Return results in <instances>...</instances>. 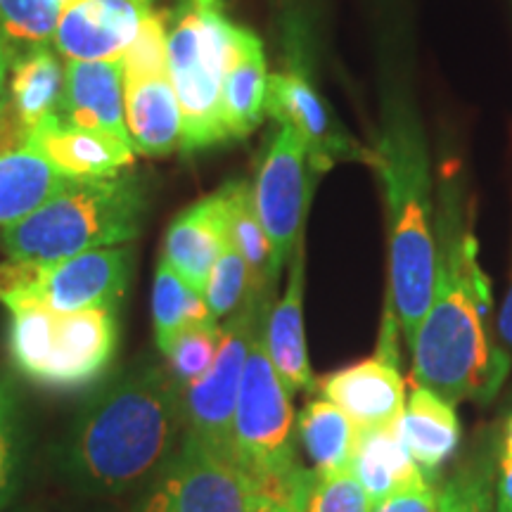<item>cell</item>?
<instances>
[{
	"label": "cell",
	"instance_id": "6da1fadb",
	"mask_svg": "<svg viewBox=\"0 0 512 512\" xmlns=\"http://www.w3.org/2000/svg\"><path fill=\"white\" fill-rule=\"evenodd\" d=\"M377 128L373 166L387 223V302L411 347L437 275L434 166L415 76L413 0H375Z\"/></svg>",
	"mask_w": 512,
	"mask_h": 512
},
{
	"label": "cell",
	"instance_id": "7a4b0ae2",
	"mask_svg": "<svg viewBox=\"0 0 512 512\" xmlns=\"http://www.w3.org/2000/svg\"><path fill=\"white\" fill-rule=\"evenodd\" d=\"M437 275L430 309L415 332L413 380L453 406L489 403L510 375V354L491 332V287L475 233V207L453 155L434 174Z\"/></svg>",
	"mask_w": 512,
	"mask_h": 512
},
{
	"label": "cell",
	"instance_id": "3957f363",
	"mask_svg": "<svg viewBox=\"0 0 512 512\" xmlns=\"http://www.w3.org/2000/svg\"><path fill=\"white\" fill-rule=\"evenodd\" d=\"M181 425L183 389L166 363L138 361L79 413L62 467L88 494H126L166 463Z\"/></svg>",
	"mask_w": 512,
	"mask_h": 512
},
{
	"label": "cell",
	"instance_id": "277c9868",
	"mask_svg": "<svg viewBox=\"0 0 512 512\" xmlns=\"http://www.w3.org/2000/svg\"><path fill=\"white\" fill-rule=\"evenodd\" d=\"M150 211V185L143 176L69 178L27 219L3 228L10 261H60L67 256L138 240Z\"/></svg>",
	"mask_w": 512,
	"mask_h": 512
},
{
	"label": "cell",
	"instance_id": "5b68a950",
	"mask_svg": "<svg viewBox=\"0 0 512 512\" xmlns=\"http://www.w3.org/2000/svg\"><path fill=\"white\" fill-rule=\"evenodd\" d=\"M235 24L219 0H178L166 15L169 79L181 107L185 155L226 143L221 119V83L233 50Z\"/></svg>",
	"mask_w": 512,
	"mask_h": 512
},
{
	"label": "cell",
	"instance_id": "8992f818",
	"mask_svg": "<svg viewBox=\"0 0 512 512\" xmlns=\"http://www.w3.org/2000/svg\"><path fill=\"white\" fill-rule=\"evenodd\" d=\"M119 347L117 311L57 313L43 306L10 311L8 354L24 380L48 392L93 387Z\"/></svg>",
	"mask_w": 512,
	"mask_h": 512
},
{
	"label": "cell",
	"instance_id": "52a82bcc",
	"mask_svg": "<svg viewBox=\"0 0 512 512\" xmlns=\"http://www.w3.org/2000/svg\"><path fill=\"white\" fill-rule=\"evenodd\" d=\"M268 318V316H266ZM266 320L249 349L233 418V458L259 486H285L304 475L297 458L292 392L266 349Z\"/></svg>",
	"mask_w": 512,
	"mask_h": 512
},
{
	"label": "cell",
	"instance_id": "ba28073f",
	"mask_svg": "<svg viewBox=\"0 0 512 512\" xmlns=\"http://www.w3.org/2000/svg\"><path fill=\"white\" fill-rule=\"evenodd\" d=\"M133 252L105 247L60 261L0 264V302L10 311L43 306L57 313L117 311L131 280Z\"/></svg>",
	"mask_w": 512,
	"mask_h": 512
},
{
	"label": "cell",
	"instance_id": "9c48e42d",
	"mask_svg": "<svg viewBox=\"0 0 512 512\" xmlns=\"http://www.w3.org/2000/svg\"><path fill=\"white\" fill-rule=\"evenodd\" d=\"M275 290L252 294L221 325L214 363L200 380L183 389V425L223 456L233 458V418L252 342L273 306ZM235 460V458H233Z\"/></svg>",
	"mask_w": 512,
	"mask_h": 512
},
{
	"label": "cell",
	"instance_id": "30bf717a",
	"mask_svg": "<svg viewBox=\"0 0 512 512\" xmlns=\"http://www.w3.org/2000/svg\"><path fill=\"white\" fill-rule=\"evenodd\" d=\"M320 174L313 169L309 147L285 121H275L266 152L252 181L256 214L273 252V271L280 278L294 249L304 240L306 214Z\"/></svg>",
	"mask_w": 512,
	"mask_h": 512
},
{
	"label": "cell",
	"instance_id": "8fae6325",
	"mask_svg": "<svg viewBox=\"0 0 512 512\" xmlns=\"http://www.w3.org/2000/svg\"><path fill=\"white\" fill-rule=\"evenodd\" d=\"M256 482L230 456L185 432L140 512H247Z\"/></svg>",
	"mask_w": 512,
	"mask_h": 512
},
{
	"label": "cell",
	"instance_id": "7c38bea8",
	"mask_svg": "<svg viewBox=\"0 0 512 512\" xmlns=\"http://www.w3.org/2000/svg\"><path fill=\"white\" fill-rule=\"evenodd\" d=\"M266 114L275 121H285L299 133L320 176L337 164L373 166V150L351 136L342 124L313 83L306 60H294L287 69L268 74Z\"/></svg>",
	"mask_w": 512,
	"mask_h": 512
},
{
	"label": "cell",
	"instance_id": "4fadbf2b",
	"mask_svg": "<svg viewBox=\"0 0 512 512\" xmlns=\"http://www.w3.org/2000/svg\"><path fill=\"white\" fill-rule=\"evenodd\" d=\"M399 332L396 313L384 299L375 354L335 370L320 382V396L342 408L356 430L399 425L406 411V382L399 373Z\"/></svg>",
	"mask_w": 512,
	"mask_h": 512
},
{
	"label": "cell",
	"instance_id": "5bb4252c",
	"mask_svg": "<svg viewBox=\"0 0 512 512\" xmlns=\"http://www.w3.org/2000/svg\"><path fill=\"white\" fill-rule=\"evenodd\" d=\"M152 15V0H67L53 46L64 60H121Z\"/></svg>",
	"mask_w": 512,
	"mask_h": 512
},
{
	"label": "cell",
	"instance_id": "9a60e30c",
	"mask_svg": "<svg viewBox=\"0 0 512 512\" xmlns=\"http://www.w3.org/2000/svg\"><path fill=\"white\" fill-rule=\"evenodd\" d=\"M48 164L67 178H110L124 174L136 162V150L124 140L67 124L60 117L46 119L24 140Z\"/></svg>",
	"mask_w": 512,
	"mask_h": 512
},
{
	"label": "cell",
	"instance_id": "2e32d148",
	"mask_svg": "<svg viewBox=\"0 0 512 512\" xmlns=\"http://www.w3.org/2000/svg\"><path fill=\"white\" fill-rule=\"evenodd\" d=\"M60 119L131 145L126 131L124 67H121V60H64V98Z\"/></svg>",
	"mask_w": 512,
	"mask_h": 512
},
{
	"label": "cell",
	"instance_id": "e0dca14e",
	"mask_svg": "<svg viewBox=\"0 0 512 512\" xmlns=\"http://www.w3.org/2000/svg\"><path fill=\"white\" fill-rule=\"evenodd\" d=\"M285 294L273 302L266 318V349L273 368L290 392H313L318 387L313 375L309 344L304 328V292H306V247L304 240L294 249L287 264Z\"/></svg>",
	"mask_w": 512,
	"mask_h": 512
},
{
	"label": "cell",
	"instance_id": "ac0fdd59",
	"mask_svg": "<svg viewBox=\"0 0 512 512\" xmlns=\"http://www.w3.org/2000/svg\"><path fill=\"white\" fill-rule=\"evenodd\" d=\"M228 240V202L219 188L178 214L164 238L162 259L204 294L211 266Z\"/></svg>",
	"mask_w": 512,
	"mask_h": 512
},
{
	"label": "cell",
	"instance_id": "d6986e66",
	"mask_svg": "<svg viewBox=\"0 0 512 512\" xmlns=\"http://www.w3.org/2000/svg\"><path fill=\"white\" fill-rule=\"evenodd\" d=\"M8 107L12 124L24 140L46 119L60 117L64 98V57L53 43L15 50L8 76Z\"/></svg>",
	"mask_w": 512,
	"mask_h": 512
},
{
	"label": "cell",
	"instance_id": "ffe728a7",
	"mask_svg": "<svg viewBox=\"0 0 512 512\" xmlns=\"http://www.w3.org/2000/svg\"><path fill=\"white\" fill-rule=\"evenodd\" d=\"M399 434L422 475L439 484L444 465L458 453L463 427L451 401L415 384L399 420Z\"/></svg>",
	"mask_w": 512,
	"mask_h": 512
},
{
	"label": "cell",
	"instance_id": "44dd1931",
	"mask_svg": "<svg viewBox=\"0 0 512 512\" xmlns=\"http://www.w3.org/2000/svg\"><path fill=\"white\" fill-rule=\"evenodd\" d=\"M268 69L259 36L235 24L233 50L221 83V119L228 140L247 138L266 114Z\"/></svg>",
	"mask_w": 512,
	"mask_h": 512
},
{
	"label": "cell",
	"instance_id": "7402d4cb",
	"mask_svg": "<svg viewBox=\"0 0 512 512\" xmlns=\"http://www.w3.org/2000/svg\"><path fill=\"white\" fill-rule=\"evenodd\" d=\"M124 114L136 155L169 157L181 147V107L169 74L124 81Z\"/></svg>",
	"mask_w": 512,
	"mask_h": 512
},
{
	"label": "cell",
	"instance_id": "603a6c76",
	"mask_svg": "<svg viewBox=\"0 0 512 512\" xmlns=\"http://www.w3.org/2000/svg\"><path fill=\"white\" fill-rule=\"evenodd\" d=\"M351 472L366 491L370 508L396 491L427 479L408 456L399 425L356 430Z\"/></svg>",
	"mask_w": 512,
	"mask_h": 512
},
{
	"label": "cell",
	"instance_id": "cb8c5ba5",
	"mask_svg": "<svg viewBox=\"0 0 512 512\" xmlns=\"http://www.w3.org/2000/svg\"><path fill=\"white\" fill-rule=\"evenodd\" d=\"M67 181L29 147H0V228L27 219Z\"/></svg>",
	"mask_w": 512,
	"mask_h": 512
},
{
	"label": "cell",
	"instance_id": "d4e9b609",
	"mask_svg": "<svg viewBox=\"0 0 512 512\" xmlns=\"http://www.w3.org/2000/svg\"><path fill=\"white\" fill-rule=\"evenodd\" d=\"M356 425L342 408L316 396L297 415V441L311 460L316 477H330L351 470Z\"/></svg>",
	"mask_w": 512,
	"mask_h": 512
},
{
	"label": "cell",
	"instance_id": "484cf974",
	"mask_svg": "<svg viewBox=\"0 0 512 512\" xmlns=\"http://www.w3.org/2000/svg\"><path fill=\"white\" fill-rule=\"evenodd\" d=\"M228 202V235L238 247L242 259L247 261L249 275H252V294H264L278 287V275L273 271L271 242L259 214H256L252 181H228L221 185Z\"/></svg>",
	"mask_w": 512,
	"mask_h": 512
},
{
	"label": "cell",
	"instance_id": "4316f807",
	"mask_svg": "<svg viewBox=\"0 0 512 512\" xmlns=\"http://www.w3.org/2000/svg\"><path fill=\"white\" fill-rule=\"evenodd\" d=\"M498 439L484 434L451 477L437 486V512H498Z\"/></svg>",
	"mask_w": 512,
	"mask_h": 512
},
{
	"label": "cell",
	"instance_id": "83f0119b",
	"mask_svg": "<svg viewBox=\"0 0 512 512\" xmlns=\"http://www.w3.org/2000/svg\"><path fill=\"white\" fill-rule=\"evenodd\" d=\"M216 320L211 316L204 294L190 287L174 268L159 259L155 273V290H152V323L155 339L162 354L174 344V339L192 325Z\"/></svg>",
	"mask_w": 512,
	"mask_h": 512
},
{
	"label": "cell",
	"instance_id": "f1b7e54d",
	"mask_svg": "<svg viewBox=\"0 0 512 512\" xmlns=\"http://www.w3.org/2000/svg\"><path fill=\"white\" fill-rule=\"evenodd\" d=\"M247 297H252V275H249L247 261L242 259L228 235L226 245L211 266L207 287H204V302H207L211 316L223 320L233 316Z\"/></svg>",
	"mask_w": 512,
	"mask_h": 512
},
{
	"label": "cell",
	"instance_id": "f546056e",
	"mask_svg": "<svg viewBox=\"0 0 512 512\" xmlns=\"http://www.w3.org/2000/svg\"><path fill=\"white\" fill-rule=\"evenodd\" d=\"M221 342V323L219 320H207V323L192 325V328L183 330L181 335L174 339L169 349H166V368L178 387L185 389L192 382H197L207 373L214 363L216 351H219Z\"/></svg>",
	"mask_w": 512,
	"mask_h": 512
},
{
	"label": "cell",
	"instance_id": "4dcf8cb0",
	"mask_svg": "<svg viewBox=\"0 0 512 512\" xmlns=\"http://www.w3.org/2000/svg\"><path fill=\"white\" fill-rule=\"evenodd\" d=\"M60 10L57 0H0V29L15 50L53 43Z\"/></svg>",
	"mask_w": 512,
	"mask_h": 512
},
{
	"label": "cell",
	"instance_id": "1f68e13d",
	"mask_svg": "<svg viewBox=\"0 0 512 512\" xmlns=\"http://www.w3.org/2000/svg\"><path fill=\"white\" fill-rule=\"evenodd\" d=\"M19 399L15 384L8 377H0V510L8 505L15 494L19 470Z\"/></svg>",
	"mask_w": 512,
	"mask_h": 512
},
{
	"label": "cell",
	"instance_id": "d6a6232c",
	"mask_svg": "<svg viewBox=\"0 0 512 512\" xmlns=\"http://www.w3.org/2000/svg\"><path fill=\"white\" fill-rule=\"evenodd\" d=\"M124 67V81L140 79V76L169 74V60H166V15L152 12L140 27L136 41L121 57Z\"/></svg>",
	"mask_w": 512,
	"mask_h": 512
},
{
	"label": "cell",
	"instance_id": "836d02e7",
	"mask_svg": "<svg viewBox=\"0 0 512 512\" xmlns=\"http://www.w3.org/2000/svg\"><path fill=\"white\" fill-rule=\"evenodd\" d=\"M306 512H370V503L354 472L316 477Z\"/></svg>",
	"mask_w": 512,
	"mask_h": 512
},
{
	"label": "cell",
	"instance_id": "e575fe53",
	"mask_svg": "<svg viewBox=\"0 0 512 512\" xmlns=\"http://www.w3.org/2000/svg\"><path fill=\"white\" fill-rule=\"evenodd\" d=\"M313 484H316V472L311 467L285 486L256 484L247 512H306Z\"/></svg>",
	"mask_w": 512,
	"mask_h": 512
},
{
	"label": "cell",
	"instance_id": "d590c367",
	"mask_svg": "<svg viewBox=\"0 0 512 512\" xmlns=\"http://www.w3.org/2000/svg\"><path fill=\"white\" fill-rule=\"evenodd\" d=\"M437 486L430 479H422L384 498L370 512H437Z\"/></svg>",
	"mask_w": 512,
	"mask_h": 512
},
{
	"label": "cell",
	"instance_id": "8d00e7d4",
	"mask_svg": "<svg viewBox=\"0 0 512 512\" xmlns=\"http://www.w3.org/2000/svg\"><path fill=\"white\" fill-rule=\"evenodd\" d=\"M498 439V475H508L512 472V411L505 418L501 432L496 434Z\"/></svg>",
	"mask_w": 512,
	"mask_h": 512
},
{
	"label": "cell",
	"instance_id": "74e56055",
	"mask_svg": "<svg viewBox=\"0 0 512 512\" xmlns=\"http://www.w3.org/2000/svg\"><path fill=\"white\" fill-rule=\"evenodd\" d=\"M498 337H501L503 347L512 349V268H510V283L508 292H505L501 311H498Z\"/></svg>",
	"mask_w": 512,
	"mask_h": 512
},
{
	"label": "cell",
	"instance_id": "f35d334b",
	"mask_svg": "<svg viewBox=\"0 0 512 512\" xmlns=\"http://www.w3.org/2000/svg\"><path fill=\"white\" fill-rule=\"evenodd\" d=\"M12 60H15V46H12L10 38L5 36V31L0 29V102H3L5 88H8Z\"/></svg>",
	"mask_w": 512,
	"mask_h": 512
},
{
	"label": "cell",
	"instance_id": "ab89813d",
	"mask_svg": "<svg viewBox=\"0 0 512 512\" xmlns=\"http://www.w3.org/2000/svg\"><path fill=\"white\" fill-rule=\"evenodd\" d=\"M496 508L498 512H512V472H508V475H498Z\"/></svg>",
	"mask_w": 512,
	"mask_h": 512
},
{
	"label": "cell",
	"instance_id": "60d3db41",
	"mask_svg": "<svg viewBox=\"0 0 512 512\" xmlns=\"http://www.w3.org/2000/svg\"><path fill=\"white\" fill-rule=\"evenodd\" d=\"M57 3H60V5H64V3H67V0H57Z\"/></svg>",
	"mask_w": 512,
	"mask_h": 512
}]
</instances>
